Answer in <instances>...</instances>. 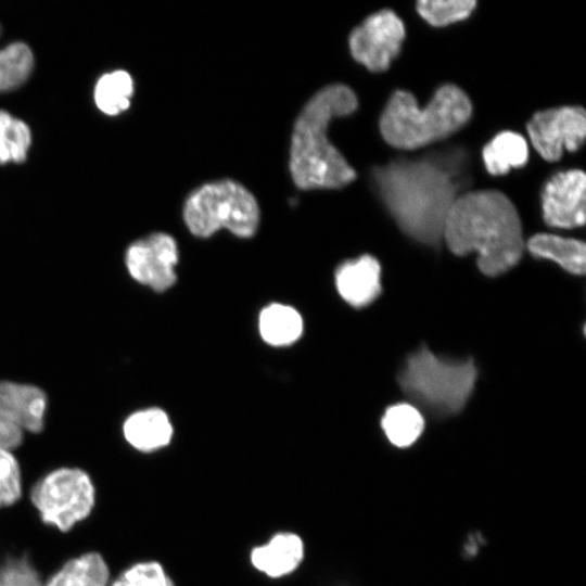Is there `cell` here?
Masks as SVG:
<instances>
[{"instance_id":"obj_1","label":"cell","mask_w":586,"mask_h":586,"mask_svg":"<svg viewBox=\"0 0 586 586\" xmlns=\"http://www.w3.org/2000/svg\"><path fill=\"white\" fill-rule=\"evenodd\" d=\"M460 155L397 160L373 170L379 193L399 228L416 241L436 245L457 199Z\"/></svg>"},{"instance_id":"obj_2","label":"cell","mask_w":586,"mask_h":586,"mask_svg":"<svg viewBox=\"0 0 586 586\" xmlns=\"http://www.w3.org/2000/svg\"><path fill=\"white\" fill-rule=\"evenodd\" d=\"M443 239L457 256L475 252L479 269L488 277L513 268L524 250L518 211L507 195L496 190L457 196L448 211Z\"/></svg>"},{"instance_id":"obj_3","label":"cell","mask_w":586,"mask_h":586,"mask_svg":"<svg viewBox=\"0 0 586 586\" xmlns=\"http://www.w3.org/2000/svg\"><path fill=\"white\" fill-rule=\"evenodd\" d=\"M356 94L335 84L319 90L295 120L290 149V170L294 183L304 190L336 189L352 182L356 173L329 141L327 131L334 117L352 114Z\"/></svg>"},{"instance_id":"obj_4","label":"cell","mask_w":586,"mask_h":586,"mask_svg":"<svg viewBox=\"0 0 586 586\" xmlns=\"http://www.w3.org/2000/svg\"><path fill=\"white\" fill-rule=\"evenodd\" d=\"M471 114L469 97L456 85L442 86L423 109L418 107L412 93L397 90L381 115L380 130L388 144L410 150L454 133Z\"/></svg>"},{"instance_id":"obj_5","label":"cell","mask_w":586,"mask_h":586,"mask_svg":"<svg viewBox=\"0 0 586 586\" xmlns=\"http://www.w3.org/2000/svg\"><path fill=\"white\" fill-rule=\"evenodd\" d=\"M476 378L473 359H447L421 346L408 356L397 381L407 397L444 417L462 410L472 395Z\"/></svg>"},{"instance_id":"obj_6","label":"cell","mask_w":586,"mask_h":586,"mask_svg":"<svg viewBox=\"0 0 586 586\" xmlns=\"http://www.w3.org/2000/svg\"><path fill=\"white\" fill-rule=\"evenodd\" d=\"M28 498L46 526L67 534L91 517L98 492L88 471L64 464L40 475L31 484Z\"/></svg>"},{"instance_id":"obj_7","label":"cell","mask_w":586,"mask_h":586,"mask_svg":"<svg viewBox=\"0 0 586 586\" xmlns=\"http://www.w3.org/2000/svg\"><path fill=\"white\" fill-rule=\"evenodd\" d=\"M183 219L196 237L207 238L226 228L240 238H250L257 229L259 209L244 186L219 180L201 186L188 196Z\"/></svg>"},{"instance_id":"obj_8","label":"cell","mask_w":586,"mask_h":586,"mask_svg":"<svg viewBox=\"0 0 586 586\" xmlns=\"http://www.w3.org/2000/svg\"><path fill=\"white\" fill-rule=\"evenodd\" d=\"M48 404V394L40 386L0 380V446L15 450L26 434L41 433Z\"/></svg>"},{"instance_id":"obj_9","label":"cell","mask_w":586,"mask_h":586,"mask_svg":"<svg viewBox=\"0 0 586 586\" xmlns=\"http://www.w3.org/2000/svg\"><path fill=\"white\" fill-rule=\"evenodd\" d=\"M405 38L402 20L388 9L368 16L349 35L353 58L369 71H386Z\"/></svg>"},{"instance_id":"obj_10","label":"cell","mask_w":586,"mask_h":586,"mask_svg":"<svg viewBox=\"0 0 586 586\" xmlns=\"http://www.w3.org/2000/svg\"><path fill=\"white\" fill-rule=\"evenodd\" d=\"M124 260L128 275L155 292L168 290L177 280L178 247L170 234L156 232L133 241Z\"/></svg>"},{"instance_id":"obj_11","label":"cell","mask_w":586,"mask_h":586,"mask_svg":"<svg viewBox=\"0 0 586 586\" xmlns=\"http://www.w3.org/2000/svg\"><path fill=\"white\" fill-rule=\"evenodd\" d=\"M527 132L543 158L558 161L564 150L574 152L583 145L585 111L581 106H562L537 112L527 123Z\"/></svg>"},{"instance_id":"obj_12","label":"cell","mask_w":586,"mask_h":586,"mask_svg":"<svg viewBox=\"0 0 586 586\" xmlns=\"http://www.w3.org/2000/svg\"><path fill=\"white\" fill-rule=\"evenodd\" d=\"M586 177L579 169L553 175L542 193L543 217L550 227L571 229L585 224Z\"/></svg>"},{"instance_id":"obj_13","label":"cell","mask_w":586,"mask_h":586,"mask_svg":"<svg viewBox=\"0 0 586 586\" xmlns=\"http://www.w3.org/2000/svg\"><path fill=\"white\" fill-rule=\"evenodd\" d=\"M305 555V542L298 533L278 531L250 549L249 562L267 578L281 579L300 569Z\"/></svg>"},{"instance_id":"obj_14","label":"cell","mask_w":586,"mask_h":586,"mask_svg":"<svg viewBox=\"0 0 586 586\" xmlns=\"http://www.w3.org/2000/svg\"><path fill=\"white\" fill-rule=\"evenodd\" d=\"M335 285L349 305L360 308L371 304L382 290L379 260L365 254L342 263L335 271Z\"/></svg>"},{"instance_id":"obj_15","label":"cell","mask_w":586,"mask_h":586,"mask_svg":"<svg viewBox=\"0 0 586 586\" xmlns=\"http://www.w3.org/2000/svg\"><path fill=\"white\" fill-rule=\"evenodd\" d=\"M122 435L136 451L151 454L170 444L174 428L164 410L150 407L128 415L122 423Z\"/></svg>"},{"instance_id":"obj_16","label":"cell","mask_w":586,"mask_h":586,"mask_svg":"<svg viewBox=\"0 0 586 586\" xmlns=\"http://www.w3.org/2000/svg\"><path fill=\"white\" fill-rule=\"evenodd\" d=\"M111 566L98 550H87L66 559L39 586H110Z\"/></svg>"},{"instance_id":"obj_17","label":"cell","mask_w":586,"mask_h":586,"mask_svg":"<svg viewBox=\"0 0 586 586\" xmlns=\"http://www.w3.org/2000/svg\"><path fill=\"white\" fill-rule=\"evenodd\" d=\"M526 247L533 256L552 260L570 273L585 272L586 249L582 241L537 233L528 239Z\"/></svg>"},{"instance_id":"obj_18","label":"cell","mask_w":586,"mask_h":586,"mask_svg":"<svg viewBox=\"0 0 586 586\" xmlns=\"http://www.w3.org/2000/svg\"><path fill=\"white\" fill-rule=\"evenodd\" d=\"M482 156L487 171L499 176L507 174L511 168L525 165L528 148L520 133L502 131L483 148Z\"/></svg>"},{"instance_id":"obj_19","label":"cell","mask_w":586,"mask_h":586,"mask_svg":"<svg viewBox=\"0 0 586 586\" xmlns=\"http://www.w3.org/2000/svg\"><path fill=\"white\" fill-rule=\"evenodd\" d=\"M302 331V317L290 306L271 304L259 315L260 335L270 345H290L301 336Z\"/></svg>"},{"instance_id":"obj_20","label":"cell","mask_w":586,"mask_h":586,"mask_svg":"<svg viewBox=\"0 0 586 586\" xmlns=\"http://www.w3.org/2000/svg\"><path fill=\"white\" fill-rule=\"evenodd\" d=\"M381 428L391 444L405 448L420 437L424 420L415 406L402 403L385 409Z\"/></svg>"},{"instance_id":"obj_21","label":"cell","mask_w":586,"mask_h":586,"mask_svg":"<svg viewBox=\"0 0 586 586\" xmlns=\"http://www.w3.org/2000/svg\"><path fill=\"white\" fill-rule=\"evenodd\" d=\"M133 80L130 74L116 69L103 74L97 81L93 99L97 107L109 116H115L130 106Z\"/></svg>"},{"instance_id":"obj_22","label":"cell","mask_w":586,"mask_h":586,"mask_svg":"<svg viewBox=\"0 0 586 586\" xmlns=\"http://www.w3.org/2000/svg\"><path fill=\"white\" fill-rule=\"evenodd\" d=\"M34 65V53L25 42H11L0 49V93L22 87L30 77Z\"/></svg>"},{"instance_id":"obj_23","label":"cell","mask_w":586,"mask_h":586,"mask_svg":"<svg viewBox=\"0 0 586 586\" xmlns=\"http://www.w3.org/2000/svg\"><path fill=\"white\" fill-rule=\"evenodd\" d=\"M31 145V130L18 117L0 110V165L23 163Z\"/></svg>"},{"instance_id":"obj_24","label":"cell","mask_w":586,"mask_h":586,"mask_svg":"<svg viewBox=\"0 0 586 586\" xmlns=\"http://www.w3.org/2000/svg\"><path fill=\"white\" fill-rule=\"evenodd\" d=\"M110 586H177L161 561L142 559L126 565L112 576Z\"/></svg>"},{"instance_id":"obj_25","label":"cell","mask_w":586,"mask_h":586,"mask_svg":"<svg viewBox=\"0 0 586 586\" xmlns=\"http://www.w3.org/2000/svg\"><path fill=\"white\" fill-rule=\"evenodd\" d=\"M15 450L0 446V510L18 504L24 496V477Z\"/></svg>"},{"instance_id":"obj_26","label":"cell","mask_w":586,"mask_h":586,"mask_svg":"<svg viewBox=\"0 0 586 586\" xmlns=\"http://www.w3.org/2000/svg\"><path fill=\"white\" fill-rule=\"evenodd\" d=\"M475 4L472 0H420L417 11L431 25L444 26L467 18Z\"/></svg>"}]
</instances>
